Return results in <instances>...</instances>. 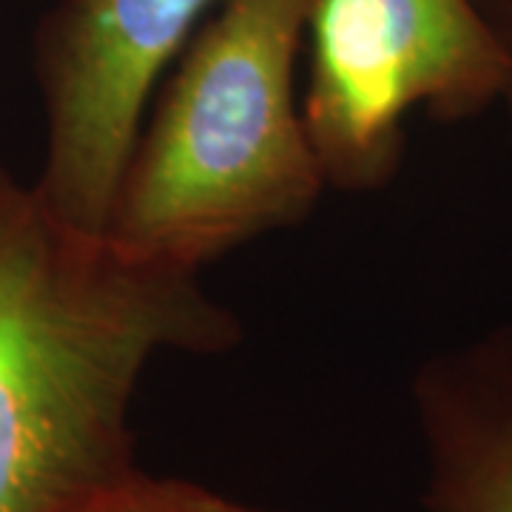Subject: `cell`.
I'll use <instances>...</instances> for the list:
<instances>
[{"label": "cell", "instance_id": "cell-3", "mask_svg": "<svg viewBox=\"0 0 512 512\" xmlns=\"http://www.w3.org/2000/svg\"><path fill=\"white\" fill-rule=\"evenodd\" d=\"M305 43L302 123L339 194L396 180L410 111L467 123L504 92V52L476 0H316Z\"/></svg>", "mask_w": 512, "mask_h": 512}, {"label": "cell", "instance_id": "cell-2", "mask_svg": "<svg viewBox=\"0 0 512 512\" xmlns=\"http://www.w3.org/2000/svg\"><path fill=\"white\" fill-rule=\"evenodd\" d=\"M316 0H220L197 26L120 171L103 234L202 271L308 220L328 191L296 100Z\"/></svg>", "mask_w": 512, "mask_h": 512}, {"label": "cell", "instance_id": "cell-1", "mask_svg": "<svg viewBox=\"0 0 512 512\" xmlns=\"http://www.w3.org/2000/svg\"><path fill=\"white\" fill-rule=\"evenodd\" d=\"M242 336L200 271L77 228L0 163V512H66L134 473L148 365Z\"/></svg>", "mask_w": 512, "mask_h": 512}, {"label": "cell", "instance_id": "cell-5", "mask_svg": "<svg viewBox=\"0 0 512 512\" xmlns=\"http://www.w3.org/2000/svg\"><path fill=\"white\" fill-rule=\"evenodd\" d=\"M421 512H512V325L441 350L413 373Z\"/></svg>", "mask_w": 512, "mask_h": 512}, {"label": "cell", "instance_id": "cell-6", "mask_svg": "<svg viewBox=\"0 0 512 512\" xmlns=\"http://www.w3.org/2000/svg\"><path fill=\"white\" fill-rule=\"evenodd\" d=\"M66 512H285L248 504L200 481L177 476H154L137 467L86 501L74 504Z\"/></svg>", "mask_w": 512, "mask_h": 512}, {"label": "cell", "instance_id": "cell-7", "mask_svg": "<svg viewBox=\"0 0 512 512\" xmlns=\"http://www.w3.org/2000/svg\"><path fill=\"white\" fill-rule=\"evenodd\" d=\"M484 12V18L490 23V29L495 32V40L504 52V63H507V74H504V92L498 106L504 109L507 117V131H510V146H512V0H476Z\"/></svg>", "mask_w": 512, "mask_h": 512}, {"label": "cell", "instance_id": "cell-4", "mask_svg": "<svg viewBox=\"0 0 512 512\" xmlns=\"http://www.w3.org/2000/svg\"><path fill=\"white\" fill-rule=\"evenodd\" d=\"M214 0H57L32 40L46 117L35 188L83 231L103 234L128 151L165 69Z\"/></svg>", "mask_w": 512, "mask_h": 512}]
</instances>
